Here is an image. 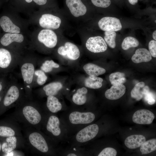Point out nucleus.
Returning a JSON list of instances; mask_svg holds the SVG:
<instances>
[{"instance_id":"1","label":"nucleus","mask_w":156,"mask_h":156,"mask_svg":"<svg viewBox=\"0 0 156 156\" xmlns=\"http://www.w3.org/2000/svg\"><path fill=\"white\" fill-rule=\"evenodd\" d=\"M38 59L31 56L21 57L18 66L23 81L26 96L32 98L34 73L37 66Z\"/></svg>"},{"instance_id":"2","label":"nucleus","mask_w":156,"mask_h":156,"mask_svg":"<svg viewBox=\"0 0 156 156\" xmlns=\"http://www.w3.org/2000/svg\"><path fill=\"white\" fill-rule=\"evenodd\" d=\"M17 105L22 108L23 115L31 125H36L41 121L42 117L37 108L36 103L25 95Z\"/></svg>"},{"instance_id":"3","label":"nucleus","mask_w":156,"mask_h":156,"mask_svg":"<svg viewBox=\"0 0 156 156\" xmlns=\"http://www.w3.org/2000/svg\"><path fill=\"white\" fill-rule=\"evenodd\" d=\"M21 57L14 53L8 50L0 48V69L7 72H13L18 66Z\"/></svg>"},{"instance_id":"4","label":"nucleus","mask_w":156,"mask_h":156,"mask_svg":"<svg viewBox=\"0 0 156 156\" xmlns=\"http://www.w3.org/2000/svg\"><path fill=\"white\" fill-rule=\"evenodd\" d=\"M38 39L45 47L50 49L55 47L57 42V37L55 33L48 29L41 30L38 34Z\"/></svg>"},{"instance_id":"5","label":"nucleus","mask_w":156,"mask_h":156,"mask_svg":"<svg viewBox=\"0 0 156 156\" xmlns=\"http://www.w3.org/2000/svg\"><path fill=\"white\" fill-rule=\"evenodd\" d=\"M57 52L60 55L66 57L72 60L78 59L80 55V50L77 46L69 42H67L64 45L60 47L57 49Z\"/></svg>"},{"instance_id":"6","label":"nucleus","mask_w":156,"mask_h":156,"mask_svg":"<svg viewBox=\"0 0 156 156\" xmlns=\"http://www.w3.org/2000/svg\"><path fill=\"white\" fill-rule=\"evenodd\" d=\"M86 47L88 51L94 53L104 52L107 48L104 39L100 36L89 38L86 42Z\"/></svg>"},{"instance_id":"7","label":"nucleus","mask_w":156,"mask_h":156,"mask_svg":"<svg viewBox=\"0 0 156 156\" xmlns=\"http://www.w3.org/2000/svg\"><path fill=\"white\" fill-rule=\"evenodd\" d=\"M98 25L101 30L104 31H117L122 27L120 20L114 17H103L98 22Z\"/></svg>"},{"instance_id":"8","label":"nucleus","mask_w":156,"mask_h":156,"mask_svg":"<svg viewBox=\"0 0 156 156\" xmlns=\"http://www.w3.org/2000/svg\"><path fill=\"white\" fill-rule=\"evenodd\" d=\"M99 127L97 125L93 124L87 126L79 131L77 134L76 139L80 143H84L94 138L97 135Z\"/></svg>"},{"instance_id":"9","label":"nucleus","mask_w":156,"mask_h":156,"mask_svg":"<svg viewBox=\"0 0 156 156\" xmlns=\"http://www.w3.org/2000/svg\"><path fill=\"white\" fill-rule=\"evenodd\" d=\"M95 116L92 113L89 112H81L74 111L69 116V120L72 124L74 125L88 124L92 122Z\"/></svg>"},{"instance_id":"10","label":"nucleus","mask_w":156,"mask_h":156,"mask_svg":"<svg viewBox=\"0 0 156 156\" xmlns=\"http://www.w3.org/2000/svg\"><path fill=\"white\" fill-rule=\"evenodd\" d=\"M61 23L62 20L60 17L49 14L42 15L39 21L41 27L50 29H58Z\"/></svg>"},{"instance_id":"11","label":"nucleus","mask_w":156,"mask_h":156,"mask_svg":"<svg viewBox=\"0 0 156 156\" xmlns=\"http://www.w3.org/2000/svg\"><path fill=\"white\" fill-rule=\"evenodd\" d=\"M28 140L31 145L39 151L45 153L48 151L47 143L43 136L39 133H31L29 135Z\"/></svg>"},{"instance_id":"12","label":"nucleus","mask_w":156,"mask_h":156,"mask_svg":"<svg viewBox=\"0 0 156 156\" xmlns=\"http://www.w3.org/2000/svg\"><path fill=\"white\" fill-rule=\"evenodd\" d=\"M155 118L154 114L150 111L142 109L136 111L134 114L132 120L133 122L139 124H150Z\"/></svg>"},{"instance_id":"13","label":"nucleus","mask_w":156,"mask_h":156,"mask_svg":"<svg viewBox=\"0 0 156 156\" xmlns=\"http://www.w3.org/2000/svg\"><path fill=\"white\" fill-rule=\"evenodd\" d=\"M66 3L71 14L75 17L83 16L87 12V8L81 0H66Z\"/></svg>"},{"instance_id":"14","label":"nucleus","mask_w":156,"mask_h":156,"mask_svg":"<svg viewBox=\"0 0 156 156\" xmlns=\"http://www.w3.org/2000/svg\"><path fill=\"white\" fill-rule=\"evenodd\" d=\"M63 87L62 84L58 81L50 82L37 90L36 92L39 94L44 93L47 96H55Z\"/></svg>"},{"instance_id":"15","label":"nucleus","mask_w":156,"mask_h":156,"mask_svg":"<svg viewBox=\"0 0 156 156\" xmlns=\"http://www.w3.org/2000/svg\"><path fill=\"white\" fill-rule=\"evenodd\" d=\"M125 90L126 88L122 84L113 85L105 91V96L109 100L118 99L124 95Z\"/></svg>"},{"instance_id":"16","label":"nucleus","mask_w":156,"mask_h":156,"mask_svg":"<svg viewBox=\"0 0 156 156\" xmlns=\"http://www.w3.org/2000/svg\"><path fill=\"white\" fill-rule=\"evenodd\" d=\"M151 59L152 56L149 51L144 48L137 49L131 57L132 60L135 63L148 62Z\"/></svg>"},{"instance_id":"17","label":"nucleus","mask_w":156,"mask_h":156,"mask_svg":"<svg viewBox=\"0 0 156 156\" xmlns=\"http://www.w3.org/2000/svg\"><path fill=\"white\" fill-rule=\"evenodd\" d=\"M146 140L144 136L134 135L128 137L125 140V144L129 148L135 149L140 147Z\"/></svg>"},{"instance_id":"18","label":"nucleus","mask_w":156,"mask_h":156,"mask_svg":"<svg viewBox=\"0 0 156 156\" xmlns=\"http://www.w3.org/2000/svg\"><path fill=\"white\" fill-rule=\"evenodd\" d=\"M0 25L5 32L18 34L20 32V28L14 24L8 17L4 16L0 19Z\"/></svg>"},{"instance_id":"19","label":"nucleus","mask_w":156,"mask_h":156,"mask_svg":"<svg viewBox=\"0 0 156 156\" xmlns=\"http://www.w3.org/2000/svg\"><path fill=\"white\" fill-rule=\"evenodd\" d=\"M24 39V37L21 34L8 33L5 34L1 38L0 42L2 45L7 47L14 42L22 43Z\"/></svg>"},{"instance_id":"20","label":"nucleus","mask_w":156,"mask_h":156,"mask_svg":"<svg viewBox=\"0 0 156 156\" xmlns=\"http://www.w3.org/2000/svg\"><path fill=\"white\" fill-rule=\"evenodd\" d=\"M47 130L55 136H59L61 133L60 122L57 116L52 115L49 118L46 125Z\"/></svg>"},{"instance_id":"21","label":"nucleus","mask_w":156,"mask_h":156,"mask_svg":"<svg viewBox=\"0 0 156 156\" xmlns=\"http://www.w3.org/2000/svg\"><path fill=\"white\" fill-rule=\"evenodd\" d=\"M45 73L52 72L60 67L59 65L52 60L47 59L41 60L38 59L37 66Z\"/></svg>"},{"instance_id":"22","label":"nucleus","mask_w":156,"mask_h":156,"mask_svg":"<svg viewBox=\"0 0 156 156\" xmlns=\"http://www.w3.org/2000/svg\"><path fill=\"white\" fill-rule=\"evenodd\" d=\"M83 69L85 73L89 76H98L104 74L105 70L97 65L92 63L84 65Z\"/></svg>"},{"instance_id":"23","label":"nucleus","mask_w":156,"mask_h":156,"mask_svg":"<svg viewBox=\"0 0 156 156\" xmlns=\"http://www.w3.org/2000/svg\"><path fill=\"white\" fill-rule=\"evenodd\" d=\"M88 92L87 89L85 87H83L78 89L72 97L73 103L80 105L85 104L87 101L86 94Z\"/></svg>"},{"instance_id":"24","label":"nucleus","mask_w":156,"mask_h":156,"mask_svg":"<svg viewBox=\"0 0 156 156\" xmlns=\"http://www.w3.org/2000/svg\"><path fill=\"white\" fill-rule=\"evenodd\" d=\"M17 142V139L16 136L7 137L5 142H4L1 145L2 151L5 153H10L16 148Z\"/></svg>"},{"instance_id":"25","label":"nucleus","mask_w":156,"mask_h":156,"mask_svg":"<svg viewBox=\"0 0 156 156\" xmlns=\"http://www.w3.org/2000/svg\"><path fill=\"white\" fill-rule=\"evenodd\" d=\"M46 105L49 111L53 113H56L60 111L62 107L58 99L53 96H47Z\"/></svg>"},{"instance_id":"26","label":"nucleus","mask_w":156,"mask_h":156,"mask_svg":"<svg viewBox=\"0 0 156 156\" xmlns=\"http://www.w3.org/2000/svg\"><path fill=\"white\" fill-rule=\"evenodd\" d=\"M47 79L48 77L45 72L39 68H36L34 73L33 88L43 85Z\"/></svg>"},{"instance_id":"27","label":"nucleus","mask_w":156,"mask_h":156,"mask_svg":"<svg viewBox=\"0 0 156 156\" xmlns=\"http://www.w3.org/2000/svg\"><path fill=\"white\" fill-rule=\"evenodd\" d=\"M145 83L143 82L136 84L131 90V97L137 101H140L143 97Z\"/></svg>"},{"instance_id":"28","label":"nucleus","mask_w":156,"mask_h":156,"mask_svg":"<svg viewBox=\"0 0 156 156\" xmlns=\"http://www.w3.org/2000/svg\"><path fill=\"white\" fill-rule=\"evenodd\" d=\"M140 146V151L142 154L152 152L156 150V139H153L145 141Z\"/></svg>"},{"instance_id":"29","label":"nucleus","mask_w":156,"mask_h":156,"mask_svg":"<svg viewBox=\"0 0 156 156\" xmlns=\"http://www.w3.org/2000/svg\"><path fill=\"white\" fill-rule=\"evenodd\" d=\"M125 75L123 73L116 72L111 74L109 76V80L113 85L121 84L126 81L125 77Z\"/></svg>"},{"instance_id":"30","label":"nucleus","mask_w":156,"mask_h":156,"mask_svg":"<svg viewBox=\"0 0 156 156\" xmlns=\"http://www.w3.org/2000/svg\"><path fill=\"white\" fill-rule=\"evenodd\" d=\"M103 81L101 78L98 77L97 79H93L89 76L85 79L84 84L86 87L90 88L99 89L102 86Z\"/></svg>"},{"instance_id":"31","label":"nucleus","mask_w":156,"mask_h":156,"mask_svg":"<svg viewBox=\"0 0 156 156\" xmlns=\"http://www.w3.org/2000/svg\"><path fill=\"white\" fill-rule=\"evenodd\" d=\"M139 44L138 41L135 38L128 36L125 38L122 44V48L124 50H127L130 48L138 47Z\"/></svg>"},{"instance_id":"32","label":"nucleus","mask_w":156,"mask_h":156,"mask_svg":"<svg viewBox=\"0 0 156 156\" xmlns=\"http://www.w3.org/2000/svg\"><path fill=\"white\" fill-rule=\"evenodd\" d=\"M104 34V40L106 43L110 48H114L116 46V32L113 31H105Z\"/></svg>"},{"instance_id":"33","label":"nucleus","mask_w":156,"mask_h":156,"mask_svg":"<svg viewBox=\"0 0 156 156\" xmlns=\"http://www.w3.org/2000/svg\"><path fill=\"white\" fill-rule=\"evenodd\" d=\"M143 97L145 101L150 105L153 104L155 103V94L150 90L148 86H144Z\"/></svg>"},{"instance_id":"34","label":"nucleus","mask_w":156,"mask_h":156,"mask_svg":"<svg viewBox=\"0 0 156 156\" xmlns=\"http://www.w3.org/2000/svg\"><path fill=\"white\" fill-rule=\"evenodd\" d=\"M15 130L10 127L0 126V136L8 137L15 135Z\"/></svg>"},{"instance_id":"35","label":"nucleus","mask_w":156,"mask_h":156,"mask_svg":"<svg viewBox=\"0 0 156 156\" xmlns=\"http://www.w3.org/2000/svg\"><path fill=\"white\" fill-rule=\"evenodd\" d=\"M117 151L114 148L107 147L104 149L98 155V156H116Z\"/></svg>"},{"instance_id":"36","label":"nucleus","mask_w":156,"mask_h":156,"mask_svg":"<svg viewBox=\"0 0 156 156\" xmlns=\"http://www.w3.org/2000/svg\"><path fill=\"white\" fill-rule=\"evenodd\" d=\"M93 4L97 7L106 8L111 4L110 0H91Z\"/></svg>"},{"instance_id":"37","label":"nucleus","mask_w":156,"mask_h":156,"mask_svg":"<svg viewBox=\"0 0 156 156\" xmlns=\"http://www.w3.org/2000/svg\"><path fill=\"white\" fill-rule=\"evenodd\" d=\"M149 51L151 55L153 57H156V41L152 40L150 41L148 44Z\"/></svg>"},{"instance_id":"38","label":"nucleus","mask_w":156,"mask_h":156,"mask_svg":"<svg viewBox=\"0 0 156 156\" xmlns=\"http://www.w3.org/2000/svg\"><path fill=\"white\" fill-rule=\"evenodd\" d=\"M10 77H10V78L9 80H8L7 81H6V80H5V81H0V102H1V99L0 94L1 93L4 87V86L5 85H7L9 83V82L10 80Z\"/></svg>"},{"instance_id":"39","label":"nucleus","mask_w":156,"mask_h":156,"mask_svg":"<svg viewBox=\"0 0 156 156\" xmlns=\"http://www.w3.org/2000/svg\"><path fill=\"white\" fill-rule=\"evenodd\" d=\"M34 1L39 5H44L46 3L47 0H33Z\"/></svg>"},{"instance_id":"40","label":"nucleus","mask_w":156,"mask_h":156,"mask_svg":"<svg viewBox=\"0 0 156 156\" xmlns=\"http://www.w3.org/2000/svg\"><path fill=\"white\" fill-rule=\"evenodd\" d=\"M129 3L133 5H134L136 4L138 1V0H128Z\"/></svg>"},{"instance_id":"41","label":"nucleus","mask_w":156,"mask_h":156,"mask_svg":"<svg viewBox=\"0 0 156 156\" xmlns=\"http://www.w3.org/2000/svg\"><path fill=\"white\" fill-rule=\"evenodd\" d=\"M152 37L154 40H156V31L155 30L153 33Z\"/></svg>"},{"instance_id":"42","label":"nucleus","mask_w":156,"mask_h":156,"mask_svg":"<svg viewBox=\"0 0 156 156\" xmlns=\"http://www.w3.org/2000/svg\"><path fill=\"white\" fill-rule=\"evenodd\" d=\"M67 156H77L76 154L74 153H70L68 154L67 155Z\"/></svg>"},{"instance_id":"43","label":"nucleus","mask_w":156,"mask_h":156,"mask_svg":"<svg viewBox=\"0 0 156 156\" xmlns=\"http://www.w3.org/2000/svg\"><path fill=\"white\" fill-rule=\"evenodd\" d=\"M27 3H30L32 1V0H25Z\"/></svg>"},{"instance_id":"44","label":"nucleus","mask_w":156,"mask_h":156,"mask_svg":"<svg viewBox=\"0 0 156 156\" xmlns=\"http://www.w3.org/2000/svg\"><path fill=\"white\" fill-rule=\"evenodd\" d=\"M1 144L0 143V152L1 151Z\"/></svg>"},{"instance_id":"45","label":"nucleus","mask_w":156,"mask_h":156,"mask_svg":"<svg viewBox=\"0 0 156 156\" xmlns=\"http://www.w3.org/2000/svg\"><path fill=\"white\" fill-rule=\"evenodd\" d=\"M156 20H155V23H156Z\"/></svg>"}]
</instances>
